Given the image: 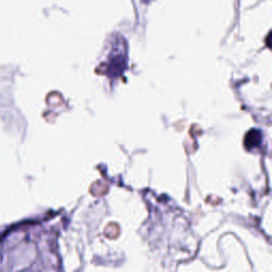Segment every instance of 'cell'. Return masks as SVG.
<instances>
[{"instance_id": "obj_1", "label": "cell", "mask_w": 272, "mask_h": 272, "mask_svg": "<svg viewBox=\"0 0 272 272\" xmlns=\"http://www.w3.org/2000/svg\"><path fill=\"white\" fill-rule=\"evenodd\" d=\"M127 70V55L126 52L117 53V54H111L109 58V63L107 71L109 76L115 78L123 74V72Z\"/></svg>"}, {"instance_id": "obj_2", "label": "cell", "mask_w": 272, "mask_h": 272, "mask_svg": "<svg viewBox=\"0 0 272 272\" xmlns=\"http://www.w3.org/2000/svg\"><path fill=\"white\" fill-rule=\"evenodd\" d=\"M262 141V134L257 130H251L245 138V146L248 150H250L254 147H257Z\"/></svg>"}]
</instances>
